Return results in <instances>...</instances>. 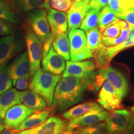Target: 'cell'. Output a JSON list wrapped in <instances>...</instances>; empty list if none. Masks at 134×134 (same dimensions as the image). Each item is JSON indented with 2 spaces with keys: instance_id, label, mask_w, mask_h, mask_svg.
<instances>
[{
  "instance_id": "20",
  "label": "cell",
  "mask_w": 134,
  "mask_h": 134,
  "mask_svg": "<svg viewBox=\"0 0 134 134\" xmlns=\"http://www.w3.org/2000/svg\"><path fill=\"white\" fill-rule=\"evenodd\" d=\"M19 97L21 103L35 110H42L46 108L47 105L44 99L31 90L19 92Z\"/></svg>"
},
{
  "instance_id": "10",
  "label": "cell",
  "mask_w": 134,
  "mask_h": 134,
  "mask_svg": "<svg viewBox=\"0 0 134 134\" xmlns=\"http://www.w3.org/2000/svg\"><path fill=\"white\" fill-rule=\"evenodd\" d=\"M92 9L90 0L75 1L71 7L67 11V22L69 31L80 27L83 20Z\"/></svg>"
},
{
  "instance_id": "19",
  "label": "cell",
  "mask_w": 134,
  "mask_h": 134,
  "mask_svg": "<svg viewBox=\"0 0 134 134\" xmlns=\"http://www.w3.org/2000/svg\"><path fill=\"white\" fill-rule=\"evenodd\" d=\"M19 92L11 88L0 96V118H4L8 110L14 105L21 104Z\"/></svg>"
},
{
  "instance_id": "22",
  "label": "cell",
  "mask_w": 134,
  "mask_h": 134,
  "mask_svg": "<svg viewBox=\"0 0 134 134\" xmlns=\"http://www.w3.org/2000/svg\"><path fill=\"white\" fill-rule=\"evenodd\" d=\"M52 46L56 52L65 60L69 61L71 59L70 41L66 33L60 34L55 37L53 38Z\"/></svg>"
},
{
  "instance_id": "21",
  "label": "cell",
  "mask_w": 134,
  "mask_h": 134,
  "mask_svg": "<svg viewBox=\"0 0 134 134\" xmlns=\"http://www.w3.org/2000/svg\"><path fill=\"white\" fill-rule=\"evenodd\" d=\"M102 109H103V108L98 104L93 101H88L73 107L65 112L62 114V118L67 120H71L72 119L81 116L91 110Z\"/></svg>"
},
{
  "instance_id": "5",
  "label": "cell",
  "mask_w": 134,
  "mask_h": 134,
  "mask_svg": "<svg viewBox=\"0 0 134 134\" xmlns=\"http://www.w3.org/2000/svg\"><path fill=\"white\" fill-rule=\"evenodd\" d=\"M26 42L29 62L30 76H32L41 68V62L42 57V45L39 38L30 28L26 31Z\"/></svg>"
},
{
  "instance_id": "32",
  "label": "cell",
  "mask_w": 134,
  "mask_h": 134,
  "mask_svg": "<svg viewBox=\"0 0 134 134\" xmlns=\"http://www.w3.org/2000/svg\"><path fill=\"white\" fill-rule=\"evenodd\" d=\"M130 29V27L122 28L120 36L114 39H102V44L105 47L118 46L127 39L129 34Z\"/></svg>"
},
{
  "instance_id": "26",
  "label": "cell",
  "mask_w": 134,
  "mask_h": 134,
  "mask_svg": "<svg viewBox=\"0 0 134 134\" xmlns=\"http://www.w3.org/2000/svg\"><path fill=\"white\" fill-rule=\"evenodd\" d=\"M86 36L88 47L93 53L102 46L101 31L98 27L86 32Z\"/></svg>"
},
{
  "instance_id": "2",
  "label": "cell",
  "mask_w": 134,
  "mask_h": 134,
  "mask_svg": "<svg viewBox=\"0 0 134 134\" xmlns=\"http://www.w3.org/2000/svg\"><path fill=\"white\" fill-rule=\"evenodd\" d=\"M60 79V75L52 74L39 68L32 76L29 88L44 99L50 106L53 104L55 88Z\"/></svg>"
},
{
  "instance_id": "41",
  "label": "cell",
  "mask_w": 134,
  "mask_h": 134,
  "mask_svg": "<svg viewBox=\"0 0 134 134\" xmlns=\"http://www.w3.org/2000/svg\"><path fill=\"white\" fill-rule=\"evenodd\" d=\"M1 134H19V132H17L16 130L6 128L3 130Z\"/></svg>"
},
{
  "instance_id": "12",
  "label": "cell",
  "mask_w": 134,
  "mask_h": 134,
  "mask_svg": "<svg viewBox=\"0 0 134 134\" xmlns=\"http://www.w3.org/2000/svg\"><path fill=\"white\" fill-rule=\"evenodd\" d=\"M36 111L24 104H18L9 109L4 116V125L6 128L16 129L25 120Z\"/></svg>"
},
{
  "instance_id": "43",
  "label": "cell",
  "mask_w": 134,
  "mask_h": 134,
  "mask_svg": "<svg viewBox=\"0 0 134 134\" xmlns=\"http://www.w3.org/2000/svg\"><path fill=\"white\" fill-rule=\"evenodd\" d=\"M130 111H131L133 114H134V105L130 108Z\"/></svg>"
},
{
  "instance_id": "8",
  "label": "cell",
  "mask_w": 134,
  "mask_h": 134,
  "mask_svg": "<svg viewBox=\"0 0 134 134\" xmlns=\"http://www.w3.org/2000/svg\"><path fill=\"white\" fill-rule=\"evenodd\" d=\"M97 100L102 108L109 111L123 108L122 100L119 97L115 88L108 80H105L102 85Z\"/></svg>"
},
{
  "instance_id": "30",
  "label": "cell",
  "mask_w": 134,
  "mask_h": 134,
  "mask_svg": "<svg viewBox=\"0 0 134 134\" xmlns=\"http://www.w3.org/2000/svg\"><path fill=\"white\" fill-rule=\"evenodd\" d=\"M13 86L8 68L6 66H0V95L10 90Z\"/></svg>"
},
{
  "instance_id": "1",
  "label": "cell",
  "mask_w": 134,
  "mask_h": 134,
  "mask_svg": "<svg viewBox=\"0 0 134 134\" xmlns=\"http://www.w3.org/2000/svg\"><path fill=\"white\" fill-rule=\"evenodd\" d=\"M86 89L83 80L71 76H62L55 88L53 105L60 111L66 109L81 101Z\"/></svg>"
},
{
  "instance_id": "35",
  "label": "cell",
  "mask_w": 134,
  "mask_h": 134,
  "mask_svg": "<svg viewBox=\"0 0 134 134\" xmlns=\"http://www.w3.org/2000/svg\"><path fill=\"white\" fill-rule=\"evenodd\" d=\"M12 33V28L9 23L4 19H0V36L9 35Z\"/></svg>"
},
{
  "instance_id": "18",
  "label": "cell",
  "mask_w": 134,
  "mask_h": 134,
  "mask_svg": "<svg viewBox=\"0 0 134 134\" xmlns=\"http://www.w3.org/2000/svg\"><path fill=\"white\" fill-rule=\"evenodd\" d=\"M19 51V44L14 37L9 36L0 40V66H6Z\"/></svg>"
},
{
  "instance_id": "38",
  "label": "cell",
  "mask_w": 134,
  "mask_h": 134,
  "mask_svg": "<svg viewBox=\"0 0 134 134\" xmlns=\"http://www.w3.org/2000/svg\"><path fill=\"white\" fill-rule=\"evenodd\" d=\"M108 6L110 8L112 11L115 13L117 16L122 11L120 7V0H110L109 2L108 3Z\"/></svg>"
},
{
  "instance_id": "37",
  "label": "cell",
  "mask_w": 134,
  "mask_h": 134,
  "mask_svg": "<svg viewBox=\"0 0 134 134\" xmlns=\"http://www.w3.org/2000/svg\"><path fill=\"white\" fill-rule=\"evenodd\" d=\"M29 77H23V78H19L17 80L15 83L16 88L21 91L26 90L29 86Z\"/></svg>"
},
{
  "instance_id": "36",
  "label": "cell",
  "mask_w": 134,
  "mask_h": 134,
  "mask_svg": "<svg viewBox=\"0 0 134 134\" xmlns=\"http://www.w3.org/2000/svg\"><path fill=\"white\" fill-rule=\"evenodd\" d=\"M110 0H90V5L91 9L100 10L107 6Z\"/></svg>"
},
{
  "instance_id": "31",
  "label": "cell",
  "mask_w": 134,
  "mask_h": 134,
  "mask_svg": "<svg viewBox=\"0 0 134 134\" xmlns=\"http://www.w3.org/2000/svg\"><path fill=\"white\" fill-rule=\"evenodd\" d=\"M0 19L12 23H18L19 22L17 16L3 0H0Z\"/></svg>"
},
{
  "instance_id": "28",
  "label": "cell",
  "mask_w": 134,
  "mask_h": 134,
  "mask_svg": "<svg viewBox=\"0 0 134 134\" xmlns=\"http://www.w3.org/2000/svg\"><path fill=\"white\" fill-rule=\"evenodd\" d=\"M99 11L98 9H92L83 20L80 26L81 29L84 32H87L94 28L98 27Z\"/></svg>"
},
{
  "instance_id": "4",
  "label": "cell",
  "mask_w": 134,
  "mask_h": 134,
  "mask_svg": "<svg viewBox=\"0 0 134 134\" xmlns=\"http://www.w3.org/2000/svg\"><path fill=\"white\" fill-rule=\"evenodd\" d=\"M68 38L71 61H83L93 57V53L88 47L86 34L83 30L76 29L70 31Z\"/></svg>"
},
{
  "instance_id": "29",
  "label": "cell",
  "mask_w": 134,
  "mask_h": 134,
  "mask_svg": "<svg viewBox=\"0 0 134 134\" xmlns=\"http://www.w3.org/2000/svg\"><path fill=\"white\" fill-rule=\"evenodd\" d=\"M120 23V19L118 21L110 25L101 32L102 39H114L120 36L122 29Z\"/></svg>"
},
{
  "instance_id": "42",
  "label": "cell",
  "mask_w": 134,
  "mask_h": 134,
  "mask_svg": "<svg viewBox=\"0 0 134 134\" xmlns=\"http://www.w3.org/2000/svg\"><path fill=\"white\" fill-rule=\"evenodd\" d=\"M4 125L2 124L1 123H0V134H1V133H2L3 130H4Z\"/></svg>"
},
{
  "instance_id": "34",
  "label": "cell",
  "mask_w": 134,
  "mask_h": 134,
  "mask_svg": "<svg viewBox=\"0 0 134 134\" xmlns=\"http://www.w3.org/2000/svg\"><path fill=\"white\" fill-rule=\"evenodd\" d=\"M117 17L120 19L124 20L130 26H134V8L123 10Z\"/></svg>"
},
{
  "instance_id": "27",
  "label": "cell",
  "mask_w": 134,
  "mask_h": 134,
  "mask_svg": "<svg viewBox=\"0 0 134 134\" xmlns=\"http://www.w3.org/2000/svg\"><path fill=\"white\" fill-rule=\"evenodd\" d=\"M71 134H109L105 122H99L90 126L81 127L72 132Z\"/></svg>"
},
{
  "instance_id": "13",
  "label": "cell",
  "mask_w": 134,
  "mask_h": 134,
  "mask_svg": "<svg viewBox=\"0 0 134 134\" xmlns=\"http://www.w3.org/2000/svg\"><path fill=\"white\" fill-rule=\"evenodd\" d=\"M96 68L93 61H67L63 77L74 76L86 81Z\"/></svg>"
},
{
  "instance_id": "6",
  "label": "cell",
  "mask_w": 134,
  "mask_h": 134,
  "mask_svg": "<svg viewBox=\"0 0 134 134\" xmlns=\"http://www.w3.org/2000/svg\"><path fill=\"white\" fill-rule=\"evenodd\" d=\"M67 126L65 119L51 116L39 126L19 132V134H65Z\"/></svg>"
},
{
  "instance_id": "44",
  "label": "cell",
  "mask_w": 134,
  "mask_h": 134,
  "mask_svg": "<svg viewBox=\"0 0 134 134\" xmlns=\"http://www.w3.org/2000/svg\"><path fill=\"white\" fill-rule=\"evenodd\" d=\"M73 1H82V0H73Z\"/></svg>"
},
{
  "instance_id": "16",
  "label": "cell",
  "mask_w": 134,
  "mask_h": 134,
  "mask_svg": "<svg viewBox=\"0 0 134 134\" xmlns=\"http://www.w3.org/2000/svg\"><path fill=\"white\" fill-rule=\"evenodd\" d=\"M55 110V107L53 105H52L42 110H36L28 117L16 129L14 130L19 132L39 126L46 122V120L50 117V115L53 114Z\"/></svg>"
},
{
  "instance_id": "7",
  "label": "cell",
  "mask_w": 134,
  "mask_h": 134,
  "mask_svg": "<svg viewBox=\"0 0 134 134\" xmlns=\"http://www.w3.org/2000/svg\"><path fill=\"white\" fill-rule=\"evenodd\" d=\"M109 115L108 111L104 109L93 110L81 116L69 120L66 133L71 134L72 132L81 127L90 126L106 120Z\"/></svg>"
},
{
  "instance_id": "25",
  "label": "cell",
  "mask_w": 134,
  "mask_h": 134,
  "mask_svg": "<svg viewBox=\"0 0 134 134\" xmlns=\"http://www.w3.org/2000/svg\"><path fill=\"white\" fill-rule=\"evenodd\" d=\"M119 19V18L117 16L115 13L112 11L108 6H105L99 11L98 27L102 32L104 29L115 23Z\"/></svg>"
},
{
  "instance_id": "17",
  "label": "cell",
  "mask_w": 134,
  "mask_h": 134,
  "mask_svg": "<svg viewBox=\"0 0 134 134\" xmlns=\"http://www.w3.org/2000/svg\"><path fill=\"white\" fill-rule=\"evenodd\" d=\"M47 19L53 38L58 34L66 32L68 22L67 16L64 12L49 9Z\"/></svg>"
},
{
  "instance_id": "24",
  "label": "cell",
  "mask_w": 134,
  "mask_h": 134,
  "mask_svg": "<svg viewBox=\"0 0 134 134\" xmlns=\"http://www.w3.org/2000/svg\"><path fill=\"white\" fill-rule=\"evenodd\" d=\"M17 8L29 11L37 9H50V0H14Z\"/></svg>"
},
{
  "instance_id": "14",
  "label": "cell",
  "mask_w": 134,
  "mask_h": 134,
  "mask_svg": "<svg viewBox=\"0 0 134 134\" xmlns=\"http://www.w3.org/2000/svg\"><path fill=\"white\" fill-rule=\"evenodd\" d=\"M42 65L43 71L54 75H60L65 71V59L56 52L53 46L45 56L42 57Z\"/></svg>"
},
{
  "instance_id": "11",
  "label": "cell",
  "mask_w": 134,
  "mask_h": 134,
  "mask_svg": "<svg viewBox=\"0 0 134 134\" xmlns=\"http://www.w3.org/2000/svg\"><path fill=\"white\" fill-rule=\"evenodd\" d=\"M99 70L104 79L110 82L115 88L119 97L122 100L127 95L129 88L128 81L124 75L119 70L111 66H109L105 69Z\"/></svg>"
},
{
  "instance_id": "3",
  "label": "cell",
  "mask_w": 134,
  "mask_h": 134,
  "mask_svg": "<svg viewBox=\"0 0 134 134\" xmlns=\"http://www.w3.org/2000/svg\"><path fill=\"white\" fill-rule=\"evenodd\" d=\"M28 22L32 31L37 36L42 45V57L48 52L52 46L53 38L50 31L47 11L37 9L28 15Z\"/></svg>"
},
{
  "instance_id": "33",
  "label": "cell",
  "mask_w": 134,
  "mask_h": 134,
  "mask_svg": "<svg viewBox=\"0 0 134 134\" xmlns=\"http://www.w3.org/2000/svg\"><path fill=\"white\" fill-rule=\"evenodd\" d=\"M72 4L71 0H50V6L53 9L62 12L68 11Z\"/></svg>"
},
{
  "instance_id": "39",
  "label": "cell",
  "mask_w": 134,
  "mask_h": 134,
  "mask_svg": "<svg viewBox=\"0 0 134 134\" xmlns=\"http://www.w3.org/2000/svg\"><path fill=\"white\" fill-rule=\"evenodd\" d=\"M120 7L122 11L134 8V0H120Z\"/></svg>"
},
{
  "instance_id": "40",
  "label": "cell",
  "mask_w": 134,
  "mask_h": 134,
  "mask_svg": "<svg viewBox=\"0 0 134 134\" xmlns=\"http://www.w3.org/2000/svg\"><path fill=\"white\" fill-rule=\"evenodd\" d=\"M125 130L129 134H134V115L132 117L131 120Z\"/></svg>"
},
{
  "instance_id": "9",
  "label": "cell",
  "mask_w": 134,
  "mask_h": 134,
  "mask_svg": "<svg viewBox=\"0 0 134 134\" xmlns=\"http://www.w3.org/2000/svg\"><path fill=\"white\" fill-rule=\"evenodd\" d=\"M133 116L131 111L124 109L110 111L105 122L109 133L113 134L126 129Z\"/></svg>"
},
{
  "instance_id": "15",
  "label": "cell",
  "mask_w": 134,
  "mask_h": 134,
  "mask_svg": "<svg viewBox=\"0 0 134 134\" xmlns=\"http://www.w3.org/2000/svg\"><path fill=\"white\" fill-rule=\"evenodd\" d=\"M7 68L13 85H15L16 81L19 78L29 77L30 66L27 53L25 52L18 56Z\"/></svg>"
},
{
  "instance_id": "23",
  "label": "cell",
  "mask_w": 134,
  "mask_h": 134,
  "mask_svg": "<svg viewBox=\"0 0 134 134\" xmlns=\"http://www.w3.org/2000/svg\"><path fill=\"white\" fill-rule=\"evenodd\" d=\"M132 47H134V26H130L129 36L124 42L115 46H105V53L108 59L111 61V60L120 52Z\"/></svg>"
}]
</instances>
